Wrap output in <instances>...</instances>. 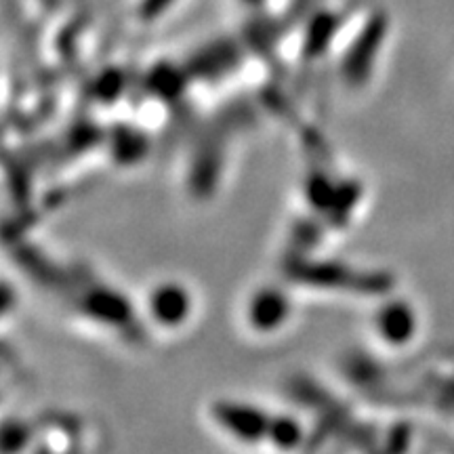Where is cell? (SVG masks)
Returning a JSON list of instances; mask_svg holds the SVG:
<instances>
[{
	"instance_id": "cell-5",
	"label": "cell",
	"mask_w": 454,
	"mask_h": 454,
	"mask_svg": "<svg viewBox=\"0 0 454 454\" xmlns=\"http://www.w3.org/2000/svg\"><path fill=\"white\" fill-rule=\"evenodd\" d=\"M374 333L381 343L391 345V348L406 345L414 334L412 309L402 301L383 303L374 316Z\"/></svg>"
},
{
	"instance_id": "cell-3",
	"label": "cell",
	"mask_w": 454,
	"mask_h": 454,
	"mask_svg": "<svg viewBox=\"0 0 454 454\" xmlns=\"http://www.w3.org/2000/svg\"><path fill=\"white\" fill-rule=\"evenodd\" d=\"M385 36V17L383 15H372V20L362 27V32L357 34L351 51L345 57V76L349 78V82L360 84L366 81L368 72L372 70L374 59L379 55V47H381Z\"/></svg>"
},
{
	"instance_id": "cell-2",
	"label": "cell",
	"mask_w": 454,
	"mask_h": 454,
	"mask_svg": "<svg viewBox=\"0 0 454 454\" xmlns=\"http://www.w3.org/2000/svg\"><path fill=\"white\" fill-rule=\"evenodd\" d=\"M194 308L192 294L179 282H160L147 294V311L154 325L162 328H179L187 322Z\"/></svg>"
},
{
	"instance_id": "cell-1",
	"label": "cell",
	"mask_w": 454,
	"mask_h": 454,
	"mask_svg": "<svg viewBox=\"0 0 454 454\" xmlns=\"http://www.w3.org/2000/svg\"><path fill=\"white\" fill-rule=\"evenodd\" d=\"M213 419L219 427L242 442H270L274 417L257 406L244 402H219L213 411Z\"/></svg>"
},
{
	"instance_id": "cell-4",
	"label": "cell",
	"mask_w": 454,
	"mask_h": 454,
	"mask_svg": "<svg viewBox=\"0 0 454 454\" xmlns=\"http://www.w3.org/2000/svg\"><path fill=\"white\" fill-rule=\"evenodd\" d=\"M291 316V301L280 288H259L247 303V322L257 333H274Z\"/></svg>"
},
{
	"instance_id": "cell-7",
	"label": "cell",
	"mask_w": 454,
	"mask_h": 454,
	"mask_svg": "<svg viewBox=\"0 0 454 454\" xmlns=\"http://www.w3.org/2000/svg\"><path fill=\"white\" fill-rule=\"evenodd\" d=\"M177 0H141L139 3V17L144 21H154L162 13L173 7Z\"/></svg>"
},
{
	"instance_id": "cell-6",
	"label": "cell",
	"mask_w": 454,
	"mask_h": 454,
	"mask_svg": "<svg viewBox=\"0 0 454 454\" xmlns=\"http://www.w3.org/2000/svg\"><path fill=\"white\" fill-rule=\"evenodd\" d=\"M301 434H303V431H301L299 423L294 421V419L274 417L270 442H274L278 448H294L299 446Z\"/></svg>"
}]
</instances>
